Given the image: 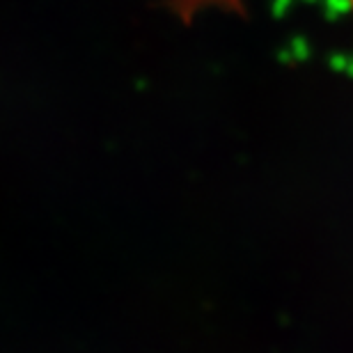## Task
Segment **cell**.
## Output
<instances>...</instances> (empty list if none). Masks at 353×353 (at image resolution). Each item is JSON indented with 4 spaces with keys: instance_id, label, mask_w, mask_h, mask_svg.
<instances>
[{
    "instance_id": "obj_1",
    "label": "cell",
    "mask_w": 353,
    "mask_h": 353,
    "mask_svg": "<svg viewBox=\"0 0 353 353\" xmlns=\"http://www.w3.org/2000/svg\"><path fill=\"white\" fill-rule=\"evenodd\" d=\"M344 3H347V5H349V10L353 12V0H344Z\"/></svg>"
}]
</instances>
